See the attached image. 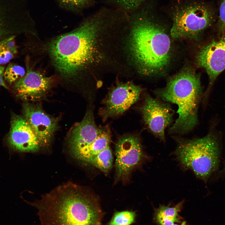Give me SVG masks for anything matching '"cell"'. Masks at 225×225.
Returning a JSON list of instances; mask_svg holds the SVG:
<instances>
[{
	"mask_svg": "<svg viewBox=\"0 0 225 225\" xmlns=\"http://www.w3.org/2000/svg\"><path fill=\"white\" fill-rule=\"evenodd\" d=\"M112 25L109 16L100 12L50 42V55L63 77L71 78L87 71L94 78L113 62L117 45Z\"/></svg>",
	"mask_w": 225,
	"mask_h": 225,
	"instance_id": "1",
	"label": "cell"
},
{
	"mask_svg": "<svg viewBox=\"0 0 225 225\" xmlns=\"http://www.w3.org/2000/svg\"><path fill=\"white\" fill-rule=\"evenodd\" d=\"M30 204L37 210L39 225H101L98 200L72 183L61 185Z\"/></svg>",
	"mask_w": 225,
	"mask_h": 225,
	"instance_id": "2",
	"label": "cell"
},
{
	"mask_svg": "<svg viewBox=\"0 0 225 225\" xmlns=\"http://www.w3.org/2000/svg\"><path fill=\"white\" fill-rule=\"evenodd\" d=\"M128 49L140 73L151 76L168 67L171 57L169 37L161 26L145 16L132 18Z\"/></svg>",
	"mask_w": 225,
	"mask_h": 225,
	"instance_id": "3",
	"label": "cell"
},
{
	"mask_svg": "<svg viewBox=\"0 0 225 225\" xmlns=\"http://www.w3.org/2000/svg\"><path fill=\"white\" fill-rule=\"evenodd\" d=\"M202 93L200 75L190 68H184L171 78L164 88L154 91L158 98L178 106V118L169 129L170 134H184L196 126Z\"/></svg>",
	"mask_w": 225,
	"mask_h": 225,
	"instance_id": "4",
	"label": "cell"
},
{
	"mask_svg": "<svg viewBox=\"0 0 225 225\" xmlns=\"http://www.w3.org/2000/svg\"><path fill=\"white\" fill-rule=\"evenodd\" d=\"M173 137L177 144L175 154L181 167L192 170L198 178L207 182L219 166L220 152L218 137L209 133L202 138L192 139Z\"/></svg>",
	"mask_w": 225,
	"mask_h": 225,
	"instance_id": "5",
	"label": "cell"
},
{
	"mask_svg": "<svg viewBox=\"0 0 225 225\" xmlns=\"http://www.w3.org/2000/svg\"><path fill=\"white\" fill-rule=\"evenodd\" d=\"M215 19L213 10L205 5H188L175 12L170 30L174 38L196 39L206 29L211 25Z\"/></svg>",
	"mask_w": 225,
	"mask_h": 225,
	"instance_id": "6",
	"label": "cell"
},
{
	"mask_svg": "<svg viewBox=\"0 0 225 225\" xmlns=\"http://www.w3.org/2000/svg\"><path fill=\"white\" fill-rule=\"evenodd\" d=\"M142 88L132 82H117L102 100L99 114L102 120L119 116L139 99Z\"/></svg>",
	"mask_w": 225,
	"mask_h": 225,
	"instance_id": "7",
	"label": "cell"
},
{
	"mask_svg": "<svg viewBox=\"0 0 225 225\" xmlns=\"http://www.w3.org/2000/svg\"><path fill=\"white\" fill-rule=\"evenodd\" d=\"M116 181H126L145 158L141 141L138 135L127 134L118 138L115 146Z\"/></svg>",
	"mask_w": 225,
	"mask_h": 225,
	"instance_id": "8",
	"label": "cell"
},
{
	"mask_svg": "<svg viewBox=\"0 0 225 225\" xmlns=\"http://www.w3.org/2000/svg\"><path fill=\"white\" fill-rule=\"evenodd\" d=\"M139 110L148 130L164 142L165 130L171 124L174 113L169 103L146 94Z\"/></svg>",
	"mask_w": 225,
	"mask_h": 225,
	"instance_id": "9",
	"label": "cell"
},
{
	"mask_svg": "<svg viewBox=\"0 0 225 225\" xmlns=\"http://www.w3.org/2000/svg\"><path fill=\"white\" fill-rule=\"evenodd\" d=\"M196 62L205 70L209 77L207 96L217 77L225 69V31L218 39L202 47L197 55Z\"/></svg>",
	"mask_w": 225,
	"mask_h": 225,
	"instance_id": "10",
	"label": "cell"
},
{
	"mask_svg": "<svg viewBox=\"0 0 225 225\" xmlns=\"http://www.w3.org/2000/svg\"><path fill=\"white\" fill-rule=\"evenodd\" d=\"M23 112L42 147L49 145L58 128V119L48 115L39 106L28 102L23 105Z\"/></svg>",
	"mask_w": 225,
	"mask_h": 225,
	"instance_id": "11",
	"label": "cell"
},
{
	"mask_svg": "<svg viewBox=\"0 0 225 225\" xmlns=\"http://www.w3.org/2000/svg\"><path fill=\"white\" fill-rule=\"evenodd\" d=\"M101 127L97 125L93 107L92 105L90 106L82 119L74 126L68 135V147L71 155L93 142L100 133Z\"/></svg>",
	"mask_w": 225,
	"mask_h": 225,
	"instance_id": "12",
	"label": "cell"
},
{
	"mask_svg": "<svg viewBox=\"0 0 225 225\" xmlns=\"http://www.w3.org/2000/svg\"><path fill=\"white\" fill-rule=\"evenodd\" d=\"M7 141L12 149L20 152H35L42 148L27 121L24 117L16 115L12 118Z\"/></svg>",
	"mask_w": 225,
	"mask_h": 225,
	"instance_id": "13",
	"label": "cell"
},
{
	"mask_svg": "<svg viewBox=\"0 0 225 225\" xmlns=\"http://www.w3.org/2000/svg\"><path fill=\"white\" fill-rule=\"evenodd\" d=\"M52 80L50 78L28 68L25 75L17 81L14 88L20 98L27 101H36L47 93L51 87Z\"/></svg>",
	"mask_w": 225,
	"mask_h": 225,
	"instance_id": "14",
	"label": "cell"
},
{
	"mask_svg": "<svg viewBox=\"0 0 225 225\" xmlns=\"http://www.w3.org/2000/svg\"><path fill=\"white\" fill-rule=\"evenodd\" d=\"M111 138L110 128L107 125L101 126L100 133L94 141L72 156L78 160L88 164L92 158L109 146Z\"/></svg>",
	"mask_w": 225,
	"mask_h": 225,
	"instance_id": "15",
	"label": "cell"
},
{
	"mask_svg": "<svg viewBox=\"0 0 225 225\" xmlns=\"http://www.w3.org/2000/svg\"><path fill=\"white\" fill-rule=\"evenodd\" d=\"M183 201L179 202L173 207L161 206L158 209L156 214L157 220L161 225H173L178 222V213L181 210Z\"/></svg>",
	"mask_w": 225,
	"mask_h": 225,
	"instance_id": "16",
	"label": "cell"
},
{
	"mask_svg": "<svg viewBox=\"0 0 225 225\" xmlns=\"http://www.w3.org/2000/svg\"><path fill=\"white\" fill-rule=\"evenodd\" d=\"M113 157L109 146L92 158L88 164H91L105 173H108L112 168Z\"/></svg>",
	"mask_w": 225,
	"mask_h": 225,
	"instance_id": "17",
	"label": "cell"
},
{
	"mask_svg": "<svg viewBox=\"0 0 225 225\" xmlns=\"http://www.w3.org/2000/svg\"><path fill=\"white\" fill-rule=\"evenodd\" d=\"M25 69L19 65L10 63L8 64L4 72L6 81L12 84L23 77L25 74Z\"/></svg>",
	"mask_w": 225,
	"mask_h": 225,
	"instance_id": "18",
	"label": "cell"
},
{
	"mask_svg": "<svg viewBox=\"0 0 225 225\" xmlns=\"http://www.w3.org/2000/svg\"><path fill=\"white\" fill-rule=\"evenodd\" d=\"M62 8L74 12H79L89 5L91 0H57Z\"/></svg>",
	"mask_w": 225,
	"mask_h": 225,
	"instance_id": "19",
	"label": "cell"
},
{
	"mask_svg": "<svg viewBox=\"0 0 225 225\" xmlns=\"http://www.w3.org/2000/svg\"><path fill=\"white\" fill-rule=\"evenodd\" d=\"M135 213L131 211H123L115 213L108 225H130L135 221Z\"/></svg>",
	"mask_w": 225,
	"mask_h": 225,
	"instance_id": "20",
	"label": "cell"
},
{
	"mask_svg": "<svg viewBox=\"0 0 225 225\" xmlns=\"http://www.w3.org/2000/svg\"><path fill=\"white\" fill-rule=\"evenodd\" d=\"M12 7L8 0H0V32L7 18L12 17Z\"/></svg>",
	"mask_w": 225,
	"mask_h": 225,
	"instance_id": "21",
	"label": "cell"
},
{
	"mask_svg": "<svg viewBox=\"0 0 225 225\" xmlns=\"http://www.w3.org/2000/svg\"><path fill=\"white\" fill-rule=\"evenodd\" d=\"M114 2L126 12H132L137 9L145 0H113Z\"/></svg>",
	"mask_w": 225,
	"mask_h": 225,
	"instance_id": "22",
	"label": "cell"
},
{
	"mask_svg": "<svg viewBox=\"0 0 225 225\" xmlns=\"http://www.w3.org/2000/svg\"><path fill=\"white\" fill-rule=\"evenodd\" d=\"M17 52V51L8 48L0 42V65L8 62Z\"/></svg>",
	"mask_w": 225,
	"mask_h": 225,
	"instance_id": "23",
	"label": "cell"
},
{
	"mask_svg": "<svg viewBox=\"0 0 225 225\" xmlns=\"http://www.w3.org/2000/svg\"><path fill=\"white\" fill-rule=\"evenodd\" d=\"M217 28L219 35L225 31V0H222L220 7Z\"/></svg>",
	"mask_w": 225,
	"mask_h": 225,
	"instance_id": "24",
	"label": "cell"
},
{
	"mask_svg": "<svg viewBox=\"0 0 225 225\" xmlns=\"http://www.w3.org/2000/svg\"><path fill=\"white\" fill-rule=\"evenodd\" d=\"M4 68L0 65V86L3 87L6 89H8L9 88L5 84L4 80Z\"/></svg>",
	"mask_w": 225,
	"mask_h": 225,
	"instance_id": "25",
	"label": "cell"
},
{
	"mask_svg": "<svg viewBox=\"0 0 225 225\" xmlns=\"http://www.w3.org/2000/svg\"><path fill=\"white\" fill-rule=\"evenodd\" d=\"M221 173L223 175H225V161L224 162V167L223 168L222 170L221 171Z\"/></svg>",
	"mask_w": 225,
	"mask_h": 225,
	"instance_id": "26",
	"label": "cell"
},
{
	"mask_svg": "<svg viewBox=\"0 0 225 225\" xmlns=\"http://www.w3.org/2000/svg\"><path fill=\"white\" fill-rule=\"evenodd\" d=\"M173 225H188L187 224L185 221L182 222L180 225H178L176 224H174Z\"/></svg>",
	"mask_w": 225,
	"mask_h": 225,
	"instance_id": "27",
	"label": "cell"
}]
</instances>
